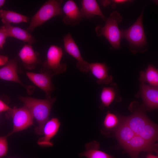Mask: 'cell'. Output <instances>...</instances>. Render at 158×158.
Segmentation results:
<instances>
[{"label": "cell", "mask_w": 158, "mask_h": 158, "mask_svg": "<svg viewBox=\"0 0 158 158\" xmlns=\"http://www.w3.org/2000/svg\"><path fill=\"white\" fill-rule=\"evenodd\" d=\"M19 99L30 111L37 122L38 126L35 129V133L42 135L44 127L49 120L51 111L56 98L46 97L44 99H40L20 96Z\"/></svg>", "instance_id": "obj_1"}, {"label": "cell", "mask_w": 158, "mask_h": 158, "mask_svg": "<svg viewBox=\"0 0 158 158\" xmlns=\"http://www.w3.org/2000/svg\"><path fill=\"white\" fill-rule=\"evenodd\" d=\"M144 8L135 22L129 28L121 30L122 38L129 42V48L133 54L143 52L147 49V42L143 25Z\"/></svg>", "instance_id": "obj_2"}, {"label": "cell", "mask_w": 158, "mask_h": 158, "mask_svg": "<svg viewBox=\"0 0 158 158\" xmlns=\"http://www.w3.org/2000/svg\"><path fill=\"white\" fill-rule=\"evenodd\" d=\"M122 19V17L120 13L117 11H114L111 14L109 18H106L104 26L99 25L95 28L97 36H104L113 47L116 49L120 48L122 34L121 30L118 28V23Z\"/></svg>", "instance_id": "obj_3"}, {"label": "cell", "mask_w": 158, "mask_h": 158, "mask_svg": "<svg viewBox=\"0 0 158 158\" xmlns=\"http://www.w3.org/2000/svg\"><path fill=\"white\" fill-rule=\"evenodd\" d=\"M62 0H49L46 1L32 17L27 30L30 32L51 18L63 15L61 5Z\"/></svg>", "instance_id": "obj_4"}, {"label": "cell", "mask_w": 158, "mask_h": 158, "mask_svg": "<svg viewBox=\"0 0 158 158\" xmlns=\"http://www.w3.org/2000/svg\"><path fill=\"white\" fill-rule=\"evenodd\" d=\"M63 55L61 47L56 45H51L47 51L46 59L43 63L41 72L52 77L54 75L65 72L67 65L65 63H61Z\"/></svg>", "instance_id": "obj_5"}, {"label": "cell", "mask_w": 158, "mask_h": 158, "mask_svg": "<svg viewBox=\"0 0 158 158\" xmlns=\"http://www.w3.org/2000/svg\"><path fill=\"white\" fill-rule=\"evenodd\" d=\"M6 116L12 118L13 124V130L8 134V136L25 130L33 124L34 118L30 111L24 105L19 108L16 107L11 108L7 111Z\"/></svg>", "instance_id": "obj_6"}, {"label": "cell", "mask_w": 158, "mask_h": 158, "mask_svg": "<svg viewBox=\"0 0 158 158\" xmlns=\"http://www.w3.org/2000/svg\"><path fill=\"white\" fill-rule=\"evenodd\" d=\"M122 147L131 158H138L139 153L142 152L151 153L158 152L157 144L149 142L135 134L130 140Z\"/></svg>", "instance_id": "obj_7"}, {"label": "cell", "mask_w": 158, "mask_h": 158, "mask_svg": "<svg viewBox=\"0 0 158 158\" xmlns=\"http://www.w3.org/2000/svg\"><path fill=\"white\" fill-rule=\"evenodd\" d=\"M63 41L65 51L77 61L76 67L82 72L89 71V63L82 58L79 49L70 33L63 37Z\"/></svg>", "instance_id": "obj_8"}, {"label": "cell", "mask_w": 158, "mask_h": 158, "mask_svg": "<svg viewBox=\"0 0 158 158\" xmlns=\"http://www.w3.org/2000/svg\"><path fill=\"white\" fill-rule=\"evenodd\" d=\"M136 96L140 97L148 110L157 109L158 107V87L140 83V90Z\"/></svg>", "instance_id": "obj_9"}, {"label": "cell", "mask_w": 158, "mask_h": 158, "mask_svg": "<svg viewBox=\"0 0 158 158\" xmlns=\"http://www.w3.org/2000/svg\"><path fill=\"white\" fill-rule=\"evenodd\" d=\"M0 79L20 84L25 87L29 94L32 93L35 89L34 87L26 85L21 82L17 73V63L15 60L8 61L0 68Z\"/></svg>", "instance_id": "obj_10"}, {"label": "cell", "mask_w": 158, "mask_h": 158, "mask_svg": "<svg viewBox=\"0 0 158 158\" xmlns=\"http://www.w3.org/2000/svg\"><path fill=\"white\" fill-rule=\"evenodd\" d=\"M60 125V122L57 118H52L49 119L44 127L42 134L43 136L38 140L37 144L43 147L52 146L53 144L51 140L57 133Z\"/></svg>", "instance_id": "obj_11"}, {"label": "cell", "mask_w": 158, "mask_h": 158, "mask_svg": "<svg viewBox=\"0 0 158 158\" xmlns=\"http://www.w3.org/2000/svg\"><path fill=\"white\" fill-rule=\"evenodd\" d=\"M18 56L24 67L29 70L34 69L41 63L39 53L34 51L30 44H25L19 52Z\"/></svg>", "instance_id": "obj_12"}, {"label": "cell", "mask_w": 158, "mask_h": 158, "mask_svg": "<svg viewBox=\"0 0 158 158\" xmlns=\"http://www.w3.org/2000/svg\"><path fill=\"white\" fill-rule=\"evenodd\" d=\"M62 8L65 15L63 19L65 24L71 25L79 24L82 17L80 10L74 1H67Z\"/></svg>", "instance_id": "obj_13"}, {"label": "cell", "mask_w": 158, "mask_h": 158, "mask_svg": "<svg viewBox=\"0 0 158 158\" xmlns=\"http://www.w3.org/2000/svg\"><path fill=\"white\" fill-rule=\"evenodd\" d=\"M26 75L29 79L45 93L46 97H50L55 87L52 83L51 78L44 73H35L28 72Z\"/></svg>", "instance_id": "obj_14"}, {"label": "cell", "mask_w": 158, "mask_h": 158, "mask_svg": "<svg viewBox=\"0 0 158 158\" xmlns=\"http://www.w3.org/2000/svg\"><path fill=\"white\" fill-rule=\"evenodd\" d=\"M133 112L130 116L123 118L134 134L138 135L149 120L141 109H137Z\"/></svg>", "instance_id": "obj_15"}, {"label": "cell", "mask_w": 158, "mask_h": 158, "mask_svg": "<svg viewBox=\"0 0 158 158\" xmlns=\"http://www.w3.org/2000/svg\"><path fill=\"white\" fill-rule=\"evenodd\" d=\"M110 69L105 63H89V69L98 84H108L112 83L113 77L108 74Z\"/></svg>", "instance_id": "obj_16"}, {"label": "cell", "mask_w": 158, "mask_h": 158, "mask_svg": "<svg viewBox=\"0 0 158 158\" xmlns=\"http://www.w3.org/2000/svg\"><path fill=\"white\" fill-rule=\"evenodd\" d=\"M3 26L8 37L15 38L31 45L36 42L33 37L27 30L9 23L4 24Z\"/></svg>", "instance_id": "obj_17"}, {"label": "cell", "mask_w": 158, "mask_h": 158, "mask_svg": "<svg viewBox=\"0 0 158 158\" xmlns=\"http://www.w3.org/2000/svg\"><path fill=\"white\" fill-rule=\"evenodd\" d=\"M80 11L82 17L90 19L96 15L101 17L104 20L106 17L102 11L97 1L83 0L81 1Z\"/></svg>", "instance_id": "obj_18"}, {"label": "cell", "mask_w": 158, "mask_h": 158, "mask_svg": "<svg viewBox=\"0 0 158 158\" xmlns=\"http://www.w3.org/2000/svg\"><path fill=\"white\" fill-rule=\"evenodd\" d=\"M119 91L117 85L114 83H111L110 87H103L100 95L102 106L108 107L114 100L120 101Z\"/></svg>", "instance_id": "obj_19"}, {"label": "cell", "mask_w": 158, "mask_h": 158, "mask_svg": "<svg viewBox=\"0 0 158 158\" xmlns=\"http://www.w3.org/2000/svg\"><path fill=\"white\" fill-rule=\"evenodd\" d=\"M85 148V150L79 154V157L86 158H116L99 150V144L95 141L87 143Z\"/></svg>", "instance_id": "obj_20"}, {"label": "cell", "mask_w": 158, "mask_h": 158, "mask_svg": "<svg viewBox=\"0 0 158 158\" xmlns=\"http://www.w3.org/2000/svg\"><path fill=\"white\" fill-rule=\"evenodd\" d=\"M0 18L4 24L27 23L29 20L28 16L10 10L0 9Z\"/></svg>", "instance_id": "obj_21"}, {"label": "cell", "mask_w": 158, "mask_h": 158, "mask_svg": "<svg viewBox=\"0 0 158 158\" xmlns=\"http://www.w3.org/2000/svg\"><path fill=\"white\" fill-rule=\"evenodd\" d=\"M139 80L141 83L146 82L151 86L158 87V70L153 65H149L145 71L140 72Z\"/></svg>", "instance_id": "obj_22"}, {"label": "cell", "mask_w": 158, "mask_h": 158, "mask_svg": "<svg viewBox=\"0 0 158 158\" xmlns=\"http://www.w3.org/2000/svg\"><path fill=\"white\" fill-rule=\"evenodd\" d=\"M116 130V136L121 146L129 141L135 134L123 118Z\"/></svg>", "instance_id": "obj_23"}, {"label": "cell", "mask_w": 158, "mask_h": 158, "mask_svg": "<svg viewBox=\"0 0 158 158\" xmlns=\"http://www.w3.org/2000/svg\"><path fill=\"white\" fill-rule=\"evenodd\" d=\"M138 135L149 142L154 143L158 139V128L157 125L149 120Z\"/></svg>", "instance_id": "obj_24"}, {"label": "cell", "mask_w": 158, "mask_h": 158, "mask_svg": "<svg viewBox=\"0 0 158 158\" xmlns=\"http://www.w3.org/2000/svg\"><path fill=\"white\" fill-rule=\"evenodd\" d=\"M118 123V119L115 114L108 112L104 118L103 126L104 129L109 130L115 127Z\"/></svg>", "instance_id": "obj_25"}, {"label": "cell", "mask_w": 158, "mask_h": 158, "mask_svg": "<svg viewBox=\"0 0 158 158\" xmlns=\"http://www.w3.org/2000/svg\"><path fill=\"white\" fill-rule=\"evenodd\" d=\"M8 135L4 136H0V158L7 155L8 150V145L7 138Z\"/></svg>", "instance_id": "obj_26"}, {"label": "cell", "mask_w": 158, "mask_h": 158, "mask_svg": "<svg viewBox=\"0 0 158 158\" xmlns=\"http://www.w3.org/2000/svg\"><path fill=\"white\" fill-rule=\"evenodd\" d=\"M8 37L3 26L0 27V50L2 49Z\"/></svg>", "instance_id": "obj_27"}, {"label": "cell", "mask_w": 158, "mask_h": 158, "mask_svg": "<svg viewBox=\"0 0 158 158\" xmlns=\"http://www.w3.org/2000/svg\"><path fill=\"white\" fill-rule=\"evenodd\" d=\"M11 109L8 105L0 99V112L7 111Z\"/></svg>", "instance_id": "obj_28"}, {"label": "cell", "mask_w": 158, "mask_h": 158, "mask_svg": "<svg viewBox=\"0 0 158 158\" xmlns=\"http://www.w3.org/2000/svg\"><path fill=\"white\" fill-rule=\"evenodd\" d=\"M8 61L7 56L0 55V66L5 65L8 63Z\"/></svg>", "instance_id": "obj_29"}, {"label": "cell", "mask_w": 158, "mask_h": 158, "mask_svg": "<svg viewBox=\"0 0 158 158\" xmlns=\"http://www.w3.org/2000/svg\"><path fill=\"white\" fill-rule=\"evenodd\" d=\"M130 1L127 0H114L110 1V3H113L114 4H120L126 3L129 2Z\"/></svg>", "instance_id": "obj_30"}, {"label": "cell", "mask_w": 158, "mask_h": 158, "mask_svg": "<svg viewBox=\"0 0 158 158\" xmlns=\"http://www.w3.org/2000/svg\"><path fill=\"white\" fill-rule=\"evenodd\" d=\"M146 158H158L157 156L152 154L151 153H148L146 156Z\"/></svg>", "instance_id": "obj_31"}, {"label": "cell", "mask_w": 158, "mask_h": 158, "mask_svg": "<svg viewBox=\"0 0 158 158\" xmlns=\"http://www.w3.org/2000/svg\"><path fill=\"white\" fill-rule=\"evenodd\" d=\"M6 2V1L5 0H0V9L4 5Z\"/></svg>", "instance_id": "obj_32"}]
</instances>
